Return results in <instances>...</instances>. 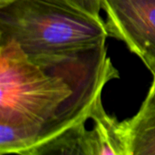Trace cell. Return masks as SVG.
<instances>
[{"mask_svg": "<svg viewBox=\"0 0 155 155\" xmlns=\"http://www.w3.org/2000/svg\"><path fill=\"white\" fill-rule=\"evenodd\" d=\"M124 122L131 155H155V108L141 107L134 117Z\"/></svg>", "mask_w": 155, "mask_h": 155, "instance_id": "obj_6", "label": "cell"}, {"mask_svg": "<svg viewBox=\"0 0 155 155\" xmlns=\"http://www.w3.org/2000/svg\"><path fill=\"white\" fill-rule=\"evenodd\" d=\"M85 123L78 122L34 145L21 155H94Z\"/></svg>", "mask_w": 155, "mask_h": 155, "instance_id": "obj_5", "label": "cell"}, {"mask_svg": "<svg viewBox=\"0 0 155 155\" xmlns=\"http://www.w3.org/2000/svg\"><path fill=\"white\" fill-rule=\"evenodd\" d=\"M108 37L102 18L66 0L0 3V43L15 42L41 66L105 46Z\"/></svg>", "mask_w": 155, "mask_h": 155, "instance_id": "obj_2", "label": "cell"}, {"mask_svg": "<svg viewBox=\"0 0 155 155\" xmlns=\"http://www.w3.org/2000/svg\"><path fill=\"white\" fill-rule=\"evenodd\" d=\"M73 5H76L80 9L85 11L86 13L97 17L102 18L100 16V10L101 6V0H66Z\"/></svg>", "mask_w": 155, "mask_h": 155, "instance_id": "obj_7", "label": "cell"}, {"mask_svg": "<svg viewBox=\"0 0 155 155\" xmlns=\"http://www.w3.org/2000/svg\"><path fill=\"white\" fill-rule=\"evenodd\" d=\"M5 1H7V0H0V3H3V2H5Z\"/></svg>", "mask_w": 155, "mask_h": 155, "instance_id": "obj_9", "label": "cell"}, {"mask_svg": "<svg viewBox=\"0 0 155 155\" xmlns=\"http://www.w3.org/2000/svg\"><path fill=\"white\" fill-rule=\"evenodd\" d=\"M89 141L94 155H131L130 140L124 122L109 115L102 102L96 103L91 119Z\"/></svg>", "mask_w": 155, "mask_h": 155, "instance_id": "obj_4", "label": "cell"}, {"mask_svg": "<svg viewBox=\"0 0 155 155\" xmlns=\"http://www.w3.org/2000/svg\"><path fill=\"white\" fill-rule=\"evenodd\" d=\"M153 78L154 79L150 88V90L148 92V95L141 106L143 108H148V109L155 108V76H153Z\"/></svg>", "mask_w": 155, "mask_h": 155, "instance_id": "obj_8", "label": "cell"}, {"mask_svg": "<svg viewBox=\"0 0 155 155\" xmlns=\"http://www.w3.org/2000/svg\"><path fill=\"white\" fill-rule=\"evenodd\" d=\"M108 35L124 41L155 76V0H101Z\"/></svg>", "mask_w": 155, "mask_h": 155, "instance_id": "obj_3", "label": "cell"}, {"mask_svg": "<svg viewBox=\"0 0 155 155\" xmlns=\"http://www.w3.org/2000/svg\"><path fill=\"white\" fill-rule=\"evenodd\" d=\"M116 78L105 46L40 66L15 42L0 43V154L21 155L87 122Z\"/></svg>", "mask_w": 155, "mask_h": 155, "instance_id": "obj_1", "label": "cell"}]
</instances>
